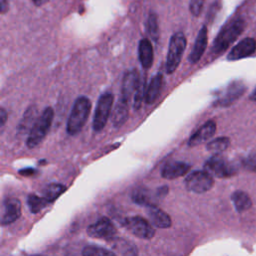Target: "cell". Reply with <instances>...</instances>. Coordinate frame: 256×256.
<instances>
[{
    "label": "cell",
    "mask_w": 256,
    "mask_h": 256,
    "mask_svg": "<svg viewBox=\"0 0 256 256\" xmlns=\"http://www.w3.org/2000/svg\"><path fill=\"white\" fill-rule=\"evenodd\" d=\"M256 50V41L253 38H245L235 45L229 52L227 59L229 61L239 60L252 55Z\"/></svg>",
    "instance_id": "obj_11"
},
{
    "label": "cell",
    "mask_w": 256,
    "mask_h": 256,
    "mask_svg": "<svg viewBox=\"0 0 256 256\" xmlns=\"http://www.w3.org/2000/svg\"><path fill=\"white\" fill-rule=\"evenodd\" d=\"M116 249L124 255V256H137V253H136V249L135 247L130 244V243H127V242H120L118 241L117 244L115 245Z\"/></svg>",
    "instance_id": "obj_30"
},
{
    "label": "cell",
    "mask_w": 256,
    "mask_h": 256,
    "mask_svg": "<svg viewBox=\"0 0 256 256\" xmlns=\"http://www.w3.org/2000/svg\"><path fill=\"white\" fill-rule=\"evenodd\" d=\"M6 119H7V112L4 108H1L0 111V124H1V128L4 127L5 123H6Z\"/></svg>",
    "instance_id": "obj_33"
},
{
    "label": "cell",
    "mask_w": 256,
    "mask_h": 256,
    "mask_svg": "<svg viewBox=\"0 0 256 256\" xmlns=\"http://www.w3.org/2000/svg\"><path fill=\"white\" fill-rule=\"evenodd\" d=\"M204 170L212 177L215 176L218 178H224L234 175L237 171V168L226 158L219 154H216L206 161L204 165Z\"/></svg>",
    "instance_id": "obj_6"
},
{
    "label": "cell",
    "mask_w": 256,
    "mask_h": 256,
    "mask_svg": "<svg viewBox=\"0 0 256 256\" xmlns=\"http://www.w3.org/2000/svg\"><path fill=\"white\" fill-rule=\"evenodd\" d=\"M48 0H32V2L36 5V6H42L43 4H45Z\"/></svg>",
    "instance_id": "obj_37"
},
{
    "label": "cell",
    "mask_w": 256,
    "mask_h": 256,
    "mask_svg": "<svg viewBox=\"0 0 256 256\" xmlns=\"http://www.w3.org/2000/svg\"><path fill=\"white\" fill-rule=\"evenodd\" d=\"M214 184L213 177L204 171H194L185 179V186L188 191L193 193H204L212 188Z\"/></svg>",
    "instance_id": "obj_7"
},
{
    "label": "cell",
    "mask_w": 256,
    "mask_h": 256,
    "mask_svg": "<svg viewBox=\"0 0 256 256\" xmlns=\"http://www.w3.org/2000/svg\"><path fill=\"white\" fill-rule=\"evenodd\" d=\"M53 117V109L51 107H46L41 113V115L37 118L32 129L29 131V135L26 142L29 148H35L43 141L48 131L50 130Z\"/></svg>",
    "instance_id": "obj_3"
},
{
    "label": "cell",
    "mask_w": 256,
    "mask_h": 256,
    "mask_svg": "<svg viewBox=\"0 0 256 256\" xmlns=\"http://www.w3.org/2000/svg\"><path fill=\"white\" fill-rule=\"evenodd\" d=\"M187 44L186 36L182 32L174 33L169 42V48L166 59V72L172 74L179 66Z\"/></svg>",
    "instance_id": "obj_4"
},
{
    "label": "cell",
    "mask_w": 256,
    "mask_h": 256,
    "mask_svg": "<svg viewBox=\"0 0 256 256\" xmlns=\"http://www.w3.org/2000/svg\"><path fill=\"white\" fill-rule=\"evenodd\" d=\"M116 233L114 224L108 218H100L87 228V234L93 238L111 239Z\"/></svg>",
    "instance_id": "obj_9"
},
{
    "label": "cell",
    "mask_w": 256,
    "mask_h": 256,
    "mask_svg": "<svg viewBox=\"0 0 256 256\" xmlns=\"http://www.w3.org/2000/svg\"><path fill=\"white\" fill-rule=\"evenodd\" d=\"M21 215V203L17 198H8L4 201L2 207L1 223L3 225L11 224Z\"/></svg>",
    "instance_id": "obj_12"
},
{
    "label": "cell",
    "mask_w": 256,
    "mask_h": 256,
    "mask_svg": "<svg viewBox=\"0 0 256 256\" xmlns=\"http://www.w3.org/2000/svg\"><path fill=\"white\" fill-rule=\"evenodd\" d=\"M167 192H168V188L166 187V186H164V187H162V188H160V189H158V192H157V195L158 196H165L166 194H167Z\"/></svg>",
    "instance_id": "obj_36"
},
{
    "label": "cell",
    "mask_w": 256,
    "mask_h": 256,
    "mask_svg": "<svg viewBox=\"0 0 256 256\" xmlns=\"http://www.w3.org/2000/svg\"><path fill=\"white\" fill-rule=\"evenodd\" d=\"M204 1L205 0H190L189 9H190V12L192 15H194L196 17L200 15V13L202 12V9H203Z\"/></svg>",
    "instance_id": "obj_31"
},
{
    "label": "cell",
    "mask_w": 256,
    "mask_h": 256,
    "mask_svg": "<svg viewBox=\"0 0 256 256\" xmlns=\"http://www.w3.org/2000/svg\"><path fill=\"white\" fill-rule=\"evenodd\" d=\"M207 43H208V32H207L206 26L204 25L198 32L194 46L189 54L188 60L190 63L195 64L200 60V58L202 57V55L204 54V52L206 50Z\"/></svg>",
    "instance_id": "obj_13"
},
{
    "label": "cell",
    "mask_w": 256,
    "mask_h": 256,
    "mask_svg": "<svg viewBox=\"0 0 256 256\" xmlns=\"http://www.w3.org/2000/svg\"><path fill=\"white\" fill-rule=\"evenodd\" d=\"M91 110V101L86 96H79L71 109L67 121V133L76 135L84 127Z\"/></svg>",
    "instance_id": "obj_1"
},
{
    "label": "cell",
    "mask_w": 256,
    "mask_h": 256,
    "mask_svg": "<svg viewBox=\"0 0 256 256\" xmlns=\"http://www.w3.org/2000/svg\"><path fill=\"white\" fill-rule=\"evenodd\" d=\"M9 9V3H8V0H0V10H1V13L4 14L8 11Z\"/></svg>",
    "instance_id": "obj_34"
},
{
    "label": "cell",
    "mask_w": 256,
    "mask_h": 256,
    "mask_svg": "<svg viewBox=\"0 0 256 256\" xmlns=\"http://www.w3.org/2000/svg\"><path fill=\"white\" fill-rule=\"evenodd\" d=\"M125 225L132 234L141 239H151L155 234L151 224L140 216H133L126 219Z\"/></svg>",
    "instance_id": "obj_8"
},
{
    "label": "cell",
    "mask_w": 256,
    "mask_h": 256,
    "mask_svg": "<svg viewBox=\"0 0 256 256\" xmlns=\"http://www.w3.org/2000/svg\"><path fill=\"white\" fill-rule=\"evenodd\" d=\"M35 256H42V255H35Z\"/></svg>",
    "instance_id": "obj_39"
},
{
    "label": "cell",
    "mask_w": 256,
    "mask_h": 256,
    "mask_svg": "<svg viewBox=\"0 0 256 256\" xmlns=\"http://www.w3.org/2000/svg\"><path fill=\"white\" fill-rule=\"evenodd\" d=\"M138 57L140 64L144 69H149L152 66L154 53L152 43L149 39L143 38L140 40L138 45Z\"/></svg>",
    "instance_id": "obj_16"
},
{
    "label": "cell",
    "mask_w": 256,
    "mask_h": 256,
    "mask_svg": "<svg viewBox=\"0 0 256 256\" xmlns=\"http://www.w3.org/2000/svg\"><path fill=\"white\" fill-rule=\"evenodd\" d=\"M27 203L29 206V209L32 213H38L40 210H42L46 205L49 203L48 200H46L44 197H39L35 194H31L27 198Z\"/></svg>",
    "instance_id": "obj_27"
},
{
    "label": "cell",
    "mask_w": 256,
    "mask_h": 256,
    "mask_svg": "<svg viewBox=\"0 0 256 256\" xmlns=\"http://www.w3.org/2000/svg\"><path fill=\"white\" fill-rule=\"evenodd\" d=\"M145 93H146V89H145V79H140V82L136 88V91L134 93V100H133V106L134 109L138 110L141 107V104L143 102V100H145Z\"/></svg>",
    "instance_id": "obj_29"
},
{
    "label": "cell",
    "mask_w": 256,
    "mask_h": 256,
    "mask_svg": "<svg viewBox=\"0 0 256 256\" xmlns=\"http://www.w3.org/2000/svg\"><path fill=\"white\" fill-rule=\"evenodd\" d=\"M216 132V123L213 120H209L204 123L188 140L189 146L199 145L209 140Z\"/></svg>",
    "instance_id": "obj_14"
},
{
    "label": "cell",
    "mask_w": 256,
    "mask_h": 256,
    "mask_svg": "<svg viewBox=\"0 0 256 256\" xmlns=\"http://www.w3.org/2000/svg\"><path fill=\"white\" fill-rule=\"evenodd\" d=\"M113 101L114 96L109 92L104 93L99 97L93 117V130L95 132H100L105 127L112 111Z\"/></svg>",
    "instance_id": "obj_5"
},
{
    "label": "cell",
    "mask_w": 256,
    "mask_h": 256,
    "mask_svg": "<svg viewBox=\"0 0 256 256\" xmlns=\"http://www.w3.org/2000/svg\"><path fill=\"white\" fill-rule=\"evenodd\" d=\"M140 79H141V77H140L138 70L132 69V70L127 71L122 80L121 95L119 98L129 102L131 99V96L136 91V88L140 82Z\"/></svg>",
    "instance_id": "obj_10"
},
{
    "label": "cell",
    "mask_w": 256,
    "mask_h": 256,
    "mask_svg": "<svg viewBox=\"0 0 256 256\" xmlns=\"http://www.w3.org/2000/svg\"><path fill=\"white\" fill-rule=\"evenodd\" d=\"M245 27V22L242 19H236L228 23L222 28L213 42L211 49L212 54L220 55L226 51V49L236 40V38L242 33Z\"/></svg>",
    "instance_id": "obj_2"
},
{
    "label": "cell",
    "mask_w": 256,
    "mask_h": 256,
    "mask_svg": "<svg viewBox=\"0 0 256 256\" xmlns=\"http://www.w3.org/2000/svg\"><path fill=\"white\" fill-rule=\"evenodd\" d=\"M229 144H230V141L227 137H219L210 141L207 144V150H209L210 152L219 154L225 151L228 148Z\"/></svg>",
    "instance_id": "obj_26"
},
{
    "label": "cell",
    "mask_w": 256,
    "mask_h": 256,
    "mask_svg": "<svg viewBox=\"0 0 256 256\" xmlns=\"http://www.w3.org/2000/svg\"><path fill=\"white\" fill-rule=\"evenodd\" d=\"M147 214L150 222L154 226L158 228H168L171 226L170 216L160 208L156 207L155 205L148 207Z\"/></svg>",
    "instance_id": "obj_18"
},
{
    "label": "cell",
    "mask_w": 256,
    "mask_h": 256,
    "mask_svg": "<svg viewBox=\"0 0 256 256\" xmlns=\"http://www.w3.org/2000/svg\"><path fill=\"white\" fill-rule=\"evenodd\" d=\"M245 91V86L241 82H233L231 83L227 89L225 90V93L217 99L215 102V105L217 106H228L232 104L234 101H236Z\"/></svg>",
    "instance_id": "obj_15"
},
{
    "label": "cell",
    "mask_w": 256,
    "mask_h": 256,
    "mask_svg": "<svg viewBox=\"0 0 256 256\" xmlns=\"http://www.w3.org/2000/svg\"><path fill=\"white\" fill-rule=\"evenodd\" d=\"M163 83H164V78L161 73H157L151 79L145 93V102L147 104H152L156 101V99L158 98L162 90Z\"/></svg>",
    "instance_id": "obj_19"
},
{
    "label": "cell",
    "mask_w": 256,
    "mask_h": 256,
    "mask_svg": "<svg viewBox=\"0 0 256 256\" xmlns=\"http://www.w3.org/2000/svg\"><path fill=\"white\" fill-rule=\"evenodd\" d=\"M132 199L135 203L143 206H153L152 201V195L149 190L145 188H138L133 191L132 193Z\"/></svg>",
    "instance_id": "obj_24"
},
{
    "label": "cell",
    "mask_w": 256,
    "mask_h": 256,
    "mask_svg": "<svg viewBox=\"0 0 256 256\" xmlns=\"http://www.w3.org/2000/svg\"><path fill=\"white\" fill-rule=\"evenodd\" d=\"M36 115H37L36 107L35 106L29 107L23 114V117L19 123V131L25 133L27 130H29V129L31 130L37 120Z\"/></svg>",
    "instance_id": "obj_21"
},
{
    "label": "cell",
    "mask_w": 256,
    "mask_h": 256,
    "mask_svg": "<svg viewBox=\"0 0 256 256\" xmlns=\"http://www.w3.org/2000/svg\"><path fill=\"white\" fill-rule=\"evenodd\" d=\"M231 198H232V202H233L236 210L239 212L248 210L252 205L250 197L248 196L247 193H245L243 191H235L232 194Z\"/></svg>",
    "instance_id": "obj_22"
},
{
    "label": "cell",
    "mask_w": 256,
    "mask_h": 256,
    "mask_svg": "<svg viewBox=\"0 0 256 256\" xmlns=\"http://www.w3.org/2000/svg\"><path fill=\"white\" fill-rule=\"evenodd\" d=\"M128 104H129V102L119 98V100L112 112V123L116 128L122 126L126 122V120L128 118V113H129Z\"/></svg>",
    "instance_id": "obj_20"
},
{
    "label": "cell",
    "mask_w": 256,
    "mask_h": 256,
    "mask_svg": "<svg viewBox=\"0 0 256 256\" xmlns=\"http://www.w3.org/2000/svg\"><path fill=\"white\" fill-rule=\"evenodd\" d=\"M250 98H251V100H253V101H255V102H256V89H255V90H254V92L251 94Z\"/></svg>",
    "instance_id": "obj_38"
},
{
    "label": "cell",
    "mask_w": 256,
    "mask_h": 256,
    "mask_svg": "<svg viewBox=\"0 0 256 256\" xmlns=\"http://www.w3.org/2000/svg\"><path fill=\"white\" fill-rule=\"evenodd\" d=\"M189 169H190V165L188 163L174 161V162L167 163L163 167L161 174L166 179H175L185 175L189 171Z\"/></svg>",
    "instance_id": "obj_17"
},
{
    "label": "cell",
    "mask_w": 256,
    "mask_h": 256,
    "mask_svg": "<svg viewBox=\"0 0 256 256\" xmlns=\"http://www.w3.org/2000/svg\"><path fill=\"white\" fill-rule=\"evenodd\" d=\"M243 165L246 169L256 172V154L250 155L249 157L244 159L243 160Z\"/></svg>",
    "instance_id": "obj_32"
},
{
    "label": "cell",
    "mask_w": 256,
    "mask_h": 256,
    "mask_svg": "<svg viewBox=\"0 0 256 256\" xmlns=\"http://www.w3.org/2000/svg\"><path fill=\"white\" fill-rule=\"evenodd\" d=\"M82 256H116L112 251L95 245L86 246L82 251Z\"/></svg>",
    "instance_id": "obj_28"
},
{
    "label": "cell",
    "mask_w": 256,
    "mask_h": 256,
    "mask_svg": "<svg viewBox=\"0 0 256 256\" xmlns=\"http://www.w3.org/2000/svg\"><path fill=\"white\" fill-rule=\"evenodd\" d=\"M65 190L66 187L64 185L60 183H51L43 189V197L49 202H52L56 200Z\"/></svg>",
    "instance_id": "obj_23"
},
{
    "label": "cell",
    "mask_w": 256,
    "mask_h": 256,
    "mask_svg": "<svg viewBox=\"0 0 256 256\" xmlns=\"http://www.w3.org/2000/svg\"><path fill=\"white\" fill-rule=\"evenodd\" d=\"M146 28L149 36L154 40L155 42L158 41L159 38V25H158V19L157 15L153 12H151L148 16L147 22H146Z\"/></svg>",
    "instance_id": "obj_25"
},
{
    "label": "cell",
    "mask_w": 256,
    "mask_h": 256,
    "mask_svg": "<svg viewBox=\"0 0 256 256\" xmlns=\"http://www.w3.org/2000/svg\"><path fill=\"white\" fill-rule=\"evenodd\" d=\"M35 172H36V171H35L34 169H32V168H25V169H22V170L19 171V173H20L21 175H24V176H31V175H33Z\"/></svg>",
    "instance_id": "obj_35"
}]
</instances>
